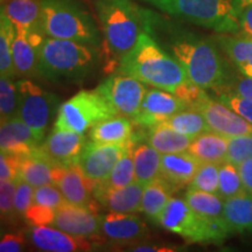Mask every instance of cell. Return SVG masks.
<instances>
[{"instance_id":"34","label":"cell","mask_w":252,"mask_h":252,"mask_svg":"<svg viewBox=\"0 0 252 252\" xmlns=\"http://www.w3.org/2000/svg\"><path fill=\"white\" fill-rule=\"evenodd\" d=\"M163 124L190 137H197L203 132L210 130L202 113L194 109H186L184 111L175 113L171 118L163 122Z\"/></svg>"},{"instance_id":"24","label":"cell","mask_w":252,"mask_h":252,"mask_svg":"<svg viewBox=\"0 0 252 252\" xmlns=\"http://www.w3.org/2000/svg\"><path fill=\"white\" fill-rule=\"evenodd\" d=\"M219 48L228 56L236 68L244 76L252 77V39L248 36H236L220 34L214 37Z\"/></svg>"},{"instance_id":"43","label":"cell","mask_w":252,"mask_h":252,"mask_svg":"<svg viewBox=\"0 0 252 252\" xmlns=\"http://www.w3.org/2000/svg\"><path fill=\"white\" fill-rule=\"evenodd\" d=\"M18 187V179L0 181V210L1 217H9L14 214V197Z\"/></svg>"},{"instance_id":"40","label":"cell","mask_w":252,"mask_h":252,"mask_svg":"<svg viewBox=\"0 0 252 252\" xmlns=\"http://www.w3.org/2000/svg\"><path fill=\"white\" fill-rule=\"evenodd\" d=\"M33 202L58 210L65 202V198L55 185H46L35 188Z\"/></svg>"},{"instance_id":"46","label":"cell","mask_w":252,"mask_h":252,"mask_svg":"<svg viewBox=\"0 0 252 252\" xmlns=\"http://www.w3.org/2000/svg\"><path fill=\"white\" fill-rule=\"evenodd\" d=\"M26 247V237L24 232H9L1 237L0 241V251L1 252H20Z\"/></svg>"},{"instance_id":"45","label":"cell","mask_w":252,"mask_h":252,"mask_svg":"<svg viewBox=\"0 0 252 252\" xmlns=\"http://www.w3.org/2000/svg\"><path fill=\"white\" fill-rule=\"evenodd\" d=\"M21 157L1 152L0 154V181L19 179Z\"/></svg>"},{"instance_id":"29","label":"cell","mask_w":252,"mask_h":252,"mask_svg":"<svg viewBox=\"0 0 252 252\" xmlns=\"http://www.w3.org/2000/svg\"><path fill=\"white\" fill-rule=\"evenodd\" d=\"M147 130H149L146 134L147 143L161 154L187 151L195 138L173 130L172 127L163 123L147 128Z\"/></svg>"},{"instance_id":"13","label":"cell","mask_w":252,"mask_h":252,"mask_svg":"<svg viewBox=\"0 0 252 252\" xmlns=\"http://www.w3.org/2000/svg\"><path fill=\"white\" fill-rule=\"evenodd\" d=\"M52 225L77 237L102 238V216L97 210L68 201L59 207Z\"/></svg>"},{"instance_id":"42","label":"cell","mask_w":252,"mask_h":252,"mask_svg":"<svg viewBox=\"0 0 252 252\" xmlns=\"http://www.w3.org/2000/svg\"><path fill=\"white\" fill-rule=\"evenodd\" d=\"M56 212L58 210L53 209V208L33 202L27 209V212L25 213L24 220L30 225H52Z\"/></svg>"},{"instance_id":"18","label":"cell","mask_w":252,"mask_h":252,"mask_svg":"<svg viewBox=\"0 0 252 252\" xmlns=\"http://www.w3.org/2000/svg\"><path fill=\"white\" fill-rule=\"evenodd\" d=\"M33 247L47 252L90 251L89 239L70 235L53 225H31L27 231Z\"/></svg>"},{"instance_id":"19","label":"cell","mask_w":252,"mask_h":252,"mask_svg":"<svg viewBox=\"0 0 252 252\" xmlns=\"http://www.w3.org/2000/svg\"><path fill=\"white\" fill-rule=\"evenodd\" d=\"M102 234L117 244H134L149 237L147 225L131 213L110 212L102 216Z\"/></svg>"},{"instance_id":"15","label":"cell","mask_w":252,"mask_h":252,"mask_svg":"<svg viewBox=\"0 0 252 252\" xmlns=\"http://www.w3.org/2000/svg\"><path fill=\"white\" fill-rule=\"evenodd\" d=\"M54 185L58 187L68 202L98 210V202L94 196L97 184L89 180L78 165L55 166Z\"/></svg>"},{"instance_id":"48","label":"cell","mask_w":252,"mask_h":252,"mask_svg":"<svg viewBox=\"0 0 252 252\" xmlns=\"http://www.w3.org/2000/svg\"><path fill=\"white\" fill-rule=\"evenodd\" d=\"M244 36L252 39V2L245 5L241 13V30Z\"/></svg>"},{"instance_id":"30","label":"cell","mask_w":252,"mask_h":252,"mask_svg":"<svg viewBox=\"0 0 252 252\" xmlns=\"http://www.w3.org/2000/svg\"><path fill=\"white\" fill-rule=\"evenodd\" d=\"M41 0H1V12L15 25L30 31H41ZM45 34V33H43Z\"/></svg>"},{"instance_id":"4","label":"cell","mask_w":252,"mask_h":252,"mask_svg":"<svg viewBox=\"0 0 252 252\" xmlns=\"http://www.w3.org/2000/svg\"><path fill=\"white\" fill-rule=\"evenodd\" d=\"M40 27L46 36L96 48L104 40L100 27L80 0H41Z\"/></svg>"},{"instance_id":"20","label":"cell","mask_w":252,"mask_h":252,"mask_svg":"<svg viewBox=\"0 0 252 252\" xmlns=\"http://www.w3.org/2000/svg\"><path fill=\"white\" fill-rule=\"evenodd\" d=\"M144 188L145 186L137 181L122 188H110L97 184L94 196L100 206L110 212L132 214L140 210Z\"/></svg>"},{"instance_id":"37","label":"cell","mask_w":252,"mask_h":252,"mask_svg":"<svg viewBox=\"0 0 252 252\" xmlns=\"http://www.w3.org/2000/svg\"><path fill=\"white\" fill-rule=\"evenodd\" d=\"M244 187L242 182L241 174L238 167L229 161H223L220 163L219 172V195L225 198L236 196L243 193Z\"/></svg>"},{"instance_id":"5","label":"cell","mask_w":252,"mask_h":252,"mask_svg":"<svg viewBox=\"0 0 252 252\" xmlns=\"http://www.w3.org/2000/svg\"><path fill=\"white\" fill-rule=\"evenodd\" d=\"M96 47L71 40L46 36L41 45L37 75L52 82H78L98 61Z\"/></svg>"},{"instance_id":"9","label":"cell","mask_w":252,"mask_h":252,"mask_svg":"<svg viewBox=\"0 0 252 252\" xmlns=\"http://www.w3.org/2000/svg\"><path fill=\"white\" fill-rule=\"evenodd\" d=\"M18 88L19 118L30 126L36 139L42 143L50 123L59 111V97L27 78L18 81Z\"/></svg>"},{"instance_id":"35","label":"cell","mask_w":252,"mask_h":252,"mask_svg":"<svg viewBox=\"0 0 252 252\" xmlns=\"http://www.w3.org/2000/svg\"><path fill=\"white\" fill-rule=\"evenodd\" d=\"M19 117V88L18 82L12 77L1 76L0 80V121L4 123Z\"/></svg>"},{"instance_id":"25","label":"cell","mask_w":252,"mask_h":252,"mask_svg":"<svg viewBox=\"0 0 252 252\" xmlns=\"http://www.w3.org/2000/svg\"><path fill=\"white\" fill-rule=\"evenodd\" d=\"M55 166V163L50 161L37 149L30 156L21 157L19 179L28 182L34 188L54 185Z\"/></svg>"},{"instance_id":"3","label":"cell","mask_w":252,"mask_h":252,"mask_svg":"<svg viewBox=\"0 0 252 252\" xmlns=\"http://www.w3.org/2000/svg\"><path fill=\"white\" fill-rule=\"evenodd\" d=\"M94 9L108 56L118 63L145 32L144 8L131 0H94Z\"/></svg>"},{"instance_id":"6","label":"cell","mask_w":252,"mask_h":252,"mask_svg":"<svg viewBox=\"0 0 252 252\" xmlns=\"http://www.w3.org/2000/svg\"><path fill=\"white\" fill-rule=\"evenodd\" d=\"M163 13L220 34L241 30V0H141Z\"/></svg>"},{"instance_id":"36","label":"cell","mask_w":252,"mask_h":252,"mask_svg":"<svg viewBox=\"0 0 252 252\" xmlns=\"http://www.w3.org/2000/svg\"><path fill=\"white\" fill-rule=\"evenodd\" d=\"M134 145V144H133ZM133 147L116 163L110 175L105 180L98 184H102L105 187L122 188L135 182V171L133 162Z\"/></svg>"},{"instance_id":"26","label":"cell","mask_w":252,"mask_h":252,"mask_svg":"<svg viewBox=\"0 0 252 252\" xmlns=\"http://www.w3.org/2000/svg\"><path fill=\"white\" fill-rule=\"evenodd\" d=\"M228 144V137L209 130L195 137L187 151L201 162L220 163L226 159Z\"/></svg>"},{"instance_id":"50","label":"cell","mask_w":252,"mask_h":252,"mask_svg":"<svg viewBox=\"0 0 252 252\" xmlns=\"http://www.w3.org/2000/svg\"><path fill=\"white\" fill-rule=\"evenodd\" d=\"M130 251L135 252H172L174 251L173 248L167 249L163 245H157V244H138L134 245L133 249H128Z\"/></svg>"},{"instance_id":"14","label":"cell","mask_w":252,"mask_h":252,"mask_svg":"<svg viewBox=\"0 0 252 252\" xmlns=\"http://www.w3.org/2000/svg\"><path fill=\"white\" fill-rule=\"evenodd\" d=\"M202 113L212 131L225 135V137H237V135H252V124L245 121L243 117L232 111L222 102H217L210 98L208 94L193 108Z\"/></svg>"},{"instance_id":"28","label":"cell","mask_w":252,"mask_h":252,"mask_svg":"<svg viewBox=\"0 0 252 252\" xmlns=\"http://www.w3.org/2000/svg\"><path fill=\"white\" fill-rule=\"evenodd\" d=\"M132 119L115 116L99 122L90 128V140L100 144H121L133 137Z\"/></svg>"},{"instance_id":"32","label":"cell","mask_w":252,"mask_h":252,"mask_svg":"<svg viewBox=\"0 0 252 252\" xmlns=\"http://www.w3.org/2000/svg\"><path fill=\"white\" fill-rule=\"evenodd\" d=\"M185 200L189 207L200 215L224 219V198L220 197L219 194L188 188L185 194Z\"/></svg>"},{"instance_id":"8","label":"cell","mask_w":252,"mask_h":252,"mask_svg":"<svg viewBox=\"0 0 252 252\" xmlns=\"http://www.w3.org/2000/svg\"><path fill=\"white\" fill-rule=\"evenodd\" d=\"M115 116L118 115L96 89L80 91L60 105L53 130L84 133L99 122Z\"/></svg>"},{"instance_id":"27","label":"cell","mask_w":252,"mask_h":252,"mask_svg":"<svg viewBox=\"0 0 252 252\" xmlns=\"http://www.w3.org/2000/svg\"><path fill=\"white\" fill-rule=\"evenodd\" d=\"M224 220L231 231L252 232V195L247 191L224 200Z\"/></svg>"},{"instance_id":"38","label":"cell","mask_w":252,"mask_h":252,"mask_svg":"<svg viewBox=\"0 0 252 252\" xmlns=\"http://www.w3.org/2000/svg\"><path fill=\"white\" fill-rule=\"evenodd\" d=\"M219 172L220 163L201 162L200 168L188 188L219 194Z\"/></svg>"},{"instance_id":"7","label":"cell","mask_w":252,"mask_h":252,"mask_svg":"<svg viewBox=\"0 0 252 252\" xmlns=\"http://www.w3.org/2000/svg\"><path fill=\"white\" fill-rule=\"evenodd\" d=\"M157 223L167 231L181 236L188 243L220 244L231 232L224 219L200 215L186 200L178 197H171Z\"/></svg>"},{"instance_id":"47","label":"cell","mask_w":252,"mask_h":252,"mask_svg":"<svg viewBox=\"0 0 252 252\" xmlns=\"http://www.w3.org/2000/svg\"><path fill=\"white\" fill-rule=\"evenodd\" d=\"M239 174H241L242 182H243L244 190L252 195V158L245 160L238 166Z\"/></svg>"},{"instance_id":"33","label":"cell","mask_w":252,"mask_h":252,"mask_svg":"<svg viewBox=\"0 0 252 252\" xmlns=\"http://www.w3.org/2000/svg\"><path fill=\"white\" fill-rule=\"evenodd\" d=\"M15 36V26L4 12L0 15V72L1 76L15 77L12 55V43Z\"/></svg>"},{"instance_id":"17","label":"cell","mask_w":252,"mask_h":252,"mask_svg":"<svg viewBox=\"0 0 252 252\" xmlns=\"http://www.w3.org/2000/svg\"><path fill=\"white\" fill-rule=\"evenodd\" d=\"M86 145L87 137L84 133L53 130L48 138L41 143L39 150L55 165L68 167L77 165Z\"/></svg>"},{"instance_id":"2","label":"cell","mask_w":252,"mask_h":252,"mask_svg":"<svg viewBox=\"0 0 252 252\" xmlns=\"http://www.w3.org/2000/svg\"><path fill=\"white\" fill-rule=\"evenodd\" d=\"M117 71L173 94L189 82L180 62L146 32L140 34L135 46L119 61Z\"/></svg>"},{"instance_id":"49","label":"cell","mask_w":252,"mask_h":252,"mask_svg":"<svg viewBox=\"0 0 252 252\" xmlns=\"http://www.w3.org/2000/svg\"><path fill=\"white\" fill-rule=\"evenodd\" d=\"M234 93L252 100V77L244 76L239 78L234 86Z\"/></svg>"},{"instance_id":"10","label":"cell","mask_w":252,"mask_h":252,"mask_svg":"<svg viewBox=\"0 0 252 252\" xmlns=\"http://www.w3.org/2000/svg\"><path fill=\"white\" fill-rule=\"evenodd\" d=\"M96 90L121 117L133 119L139 112L147 93L143 82L128 75H113L102 82Z\"/></svg>"},{"instance_id":"12","label":"cell","mask_w":252,"mask_h":252,"mask_svg":"<svg viewBox=\"0 0 252 252\" xmlns=\"http://www.w3.org/2000/svg\"><path fill=\"white\" fill-rule=\"evenodd\" d=\"M189 109L188 104L176 96L175 94L166 90H147L141 103L139 112L132 119L135 126L151 128L153 126L166 122L175 113Z\"/></svg>"},{"instance_id":"1","label":"cell","mask_w":252,"mask_h":252,"mask_svg":"<svg viewBox=\"0 0 252 252\" xmlns=\"http://www.w3.org/2000/svg\"><path fill=\"white\" fill-rule=\"evenodd\" d=\"M144 17L145 32L180 62L191 83L204 90L224 87L228 70L216 42L149 9Z\"/></svg>"},{"instance_id":"39","label":"cell","mask_w":252,"mask_h":252,"mask_svg":"<svg viewBox=\"0 0 252 252\" xmlns=\"http://www.w3.org/2000/svg\"><path fill=\"white\" fill-rule=\"evenodd\" d=\"M249 158H252V135H237L229 138L226 161L238 167Z\"/></svg>"},{"instance_id":"41","label":"cell","mask_w":252,"mask_h":252,"mask_svg":"<svg viewBox=\"0 0 252 252\" xmlns=\"http://www.w3.org/2000/svg\"><path fill=\"white\" fill-rule=\"evenodd\" d=\"M220 100L223 104H225L228 108L231 109L232 111L238 113V115L241 116V117H243L245 121H248L250 124H252V100L251 99L244 98V97L235 94L234 91H230V93L220 94Z\"/></svg>"},{"instance_id":"22","label":"cell","mask_w":252,"mask_h":252,"mask_svg":"<svg viewBox=\"0 0 252 252\" xmlns=\"http://www.w3.org/2000/svg\"><path fill=\"white\" fill-rule=\"evenodd\" d=\"M201 166V161L188 151L161 154L160 176L174 189L189 186Z\"/></svg>"},{"instance_id":"11","label":"cell","mask_w":252,"mask_h":252,"mask_svg":"<svg viewBox=\"0 0 252 252\" xmlns=\"http://www.w3.org/2000/svg\"><path fill=\"white\" fill-rule=\"evenodd\" d=\"M133 137L121 144H100L90 140L82 151L77 165L94 184L105 180L119 160L133 147Z\"/></svg>"},{"instance_id":"16","label":"cell","mask_w":252,"mask_h":252,"mask_svg":"<svg viewBox=\"0 0 252 252\" xmlns=\"http://www.w3.org/2000/svg\"><path fill=\"white\" fill-rule=\"evenodd\" d=\"M15 36L12 43V55L15 75L19 77H32L37 75V63L41 45L46 35L43 32L30 31L15 25Z\"/></svg>"},{"instance_id":"21","label":"cell","mask_w":252,"mask_h":252,"mask_svg":"<svg viewBox=\"0 0 252 252\" xmlns=\"http://www.w3.org/2000/svg\"><path fill=\"white\" fill-rule=\"evenodd\" d=\"M40 145L41 143L36 139L33 130L23 119L14 117L1 123L0 127L1 152L25 157L35 152Z\"/></svg>"},{"instance_id":"31","label":"cell","mask_w":252,"mask_h":252,"mask_svg":"<svg viewBox=\"0 0 252 252\" xmlns=\"http://www.w3.org/2000/svg\"><path fill=\"white\" fill-rule=\"evenodd\" d=\"M173 190L174 188L161 176L150 182L144 188L139 212L157 222L158 217L171 200Z\"/></svg>"},{"instance_id":"23","label":"cell","mask_w":252,"mask_h":252,"mask_svg":"<svg viewBox=\"0 0 252 252\" xmlns=\"http://www.w3.org/2000/svg\"><path fill=\"white\" fill-rule=\"evenodd\" d=\"M133 162L135 171V181L146 186L156 179L160 178L161 153L158 152L149 143L139 141V138L133 134Z\"/></svg>"},{"instance_id":"44","label":"cell","mask_w":252,"mask_h":252,"mask_svg":"<svg viewBox=\"0 0 252 252\" xmlns=\"http://www.w3.org/2000/svg\"><path fill=\"white\" fill-rule=\"evenodd\" d=\"M35 188L28 182L18 179V187L14 197V214L18 216H24L28 208L33 203Z\"/></svg>"}]
</instances>
